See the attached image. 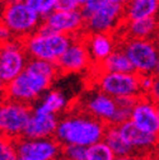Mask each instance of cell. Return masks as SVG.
I'll return each mask as SVG.
<instances>
[{
  "mask_svg": "<svg viewBox=\"0 0 159 160\" xmlns=\"http://www.w3.org/2000/svg\"><path fill=\"white\" fill-rule=\"evenodd\" d=\"M59 75L56 62L29 58L24 71L5 84L4 97L31 106L51 88Z\"/></svg>",
  "mask_w": 159,
  "mask_h": 160,
  "instance_id": "6da1fadb",
  "label": "cell"
},
{
  "mask_svg": "<svg viewBox=\"0 0 159 160\" xmlns=\"http://www.w3.org/2000/svg\"><path fill=\"white\" fill-rule=\"evenodd\" d=\"M107 125L99 119L89 116L82 109L70 112L59 118L55 138L61 145H89L103 140Z\"/></svg>",
  "mask_w": 159,
  "mask_h": 160,
  "instance_id": "7a4b0ae2",
  "label": "cell"
},
{
  "mask_svg": "<svg viewBox=\"0 0 159 160\" xmlns=\"http://www.w3.org/2000/svg\"><path fill=\"white\" fill-rule=\"evenodd\" d=\"M73 37L51 31L41 24L37 31L23 39L24 48L29 58H39L51 62L57 60L70 45Z\"/></svg>",
  "mask_w": 159,
  "mask_h": 160,
  "instance_id": "3957f363",
  "label": "cell"
},
{
  "mask_svg": "<svg viewBox=\"0 0 159 160\" xmlns=\"http://www.w3.org/2000/svg\"><path fill=\"white\" fill-rule=\"evenodd\" d=\"M42 17L33 10L26 0H13L3 5L0 23H3L12 37L24 39L42 24Z\"/></svg>",
  "mask_w": 159,
  "mask_h": 160,
  "instance_id": "277c9868",
  "label": "cell"
},
{
  "mask_svg": "<svg viewBox=\"0 0 159 160\" xmlns=\"http://www.w3.org/2000/svg\"><path fill=\"white\" fill-rule=\"evenodd\" d=\"M117 46H120L124 50L134 66L135 72L154 74L159 57V48L153 39L122 38V41H118Z\"/></svg>",
  "mask_w": 159,
  "mask_h": 160,
  "instance_id": "5b68a950",
  "label": "cell"
},
{
  "mask_svg": "<svg viewBox=\"0 0 159 160\" xmlns=\"http://www.w3.org/2000/svg\"><path fill=\"white\" fill-rule=\"evenodd\" d=\"M93 80L97 89L113 98L141 95L137 72H111L95 70Z\"/></svg>",
  "mask_w": 159,
  "mask_h": 160,
  "instance_id": "8992f818",
  "label": "cell"
},
{
  "mask_svg": "<svg viewBox=\"0 0 159 160\" xmlns=\"http://www.w3.org/2000/svg\"><path fill=\"white\" fill-rule=\"evenodd\" d=\"M32 107L7 97L0 101V135L17 140L23 136Z\"/></svg>",
  "mask_w": 159,
  "mask_h": 160,
  "instance_id": "52a82bcc",
  "label": "cell"
},
{
  "mask_svg": "<svg viewBox=\"0 0 159 160\" xmlns=\"http://www.w3.org/2000/svg\"><path fill=\"white\" fill-rule=\"evenodd\" d=\"M29 61L23 39L9 38L0 43V78L7 84L22 74Z\"/></svg>",
  "mask_w": 159,
  "mask_h": 160,
  "instance_id": "ba28073f",
  "label": "cell"
},
{
  "mask_svg": "<svg viewBox=\"0 0 159 160\" xmlns=\"http://www.w3.org/2000/svg\"><path fill=\"white\" fill-rule=\"evenodd\" d=\"M125 21L124 7L106 3L85 18V33H115Z\"/></svg>",
  "mask_w": 159,
  "mask_h": 160,
  "instance_id": "9c48e42d",
  "label": "cell"
},
{
  "mask_svg": "<svg viewBox=\"0 0 159 160\" xmlns=\"http://www.w3.org/2000/svg\"><path fill=\"white\" fill-rule=\"evenodd\" d=\"M15 146L18 158L24 160H56L63 149L55 137L28 138L22 136L15 140Z\"/></svg>",
  "mask_w": 159,
  "mask_h": 160,
  "instance_id": "30bf717a",
  "label": "cell"
},
{
  "mask_svg": "<svg viewBox=\"0 0 159 160\" xmlns=\"http://www.w3.org/2000/svg\"><path fill=\"white\" fill-rule=\"evenodd\" d=\"M60 74L82 72L93 68V61L85 43L84 34L73 37L70 45L56 62Z\"/></svg>",
  "mask_w": 159,
  "mask_h": 160,
  "instance_id": "8fae6325",
  "label": "cell"
},
{
  "mask_svg": "<svg viewBox=\"0 0 159 160\" xmlns=\"http://www.w3.org/2000/svg\"><path fill=\"white\" fill-rule=\"evenodd\" d=\"M42 24L51 31L63 33L70 37L82 36L85 33V21L80 9L75 10H52L42 19Z\"/></svg>",
  "mask_w": 159,
  "mask_h": 160,
  "instance_id": "7c38bea8",
  "label": "cell"
},
{
  "mask_svg": "<svg viewBox=\"0 0 159 160\" xmlns=\"http://www.w3.org/2000/svg\"><path fill=\"white\" fill-rule=\"evenodd\" d=\"M80 109L106 125H111L117 111V101L99 89H94L82 99Z\"/></svg>",
  "mask_w": 159,
  "mask_h": 160,
  "instance_id": "4fadbf2b",
  "label": "cell"
},
{
  "mask_svg": "<svg viewBox=\"0 0 159 160\" xmlns=\"http://www.w3.org/2000/svg\"><path fill=\"white\" fill-rule=\"evenodd\" d=\"M130 121L140 130L159 135V114L156 111V103L149 95H139L132 107Z\"/></svg>",
  "mask_w": 159,
  "mask_h": 160,
  "instance_id": "5bb4252c",
  "label": "cell"
},
{
  "mask_svg": "<svg viewBox=\"0 0 159 160\" xmlns=\"http://www.w3.org/2000/svg\"><path fill=\"white\" fill-rule=\"evenodd\" d=\"M122 137L132 149L134 154L140 151H149L158 146L159 144V135H153L145 132L136 127L131 121H126L121 125H117Z\"/></svg>",
  "mask_w": 159,
  "mask_h": 160,
  "instance_id": "9a60e30c",
  "label": "cell"
},
{
  "mask_svg": "<svg viewBox=\"0 0 159 160\" xmlns=\"http://www.w3.org/2000/svg\"><path fill=\"white\" fill-rule=\"evenodd\" d=\"M57 123H59V117L56 114L42 113L32 109V114L26 125L23 137H28V138L54 137Z\"/></svg>",
  "mask_w": 159,
  "mask_h": 160,
  "instance_id": "2e32d148",
  "label": "cell"
},
{
  "mask_svg": "<svg viewBox=\"0 0 159 160\" xmlns=\"http://www.w3.org/2000/svg\"><path fill=\"white\" fill-rule=\"evenodd\" d=\"M93 65H98L117 48V39L113 33H84Z\"/></svg>",
  "mask_w": 159,
  "mask_h": 160,
  "instance_id": "e0dca14e",
  "label": "cell"
},
{
  "mask_svg": "<svg viewBox=\"0 0 159 160\" xmlns=\"http://www.w3.org/2000/svg\"><path fill=\"white\" fill-rule=\"evenodd\" d=\"M159 31V21L156 17H149L136 21H124L117 32L121 38H150Z\"/></svg>",
  "mask_w": 159,
  "mask_h": 160,
  "instance_id": "ac0fdd59",
  "label": "cell"
},
{
  "mask_svg": "<svg viewBox=\"0 0 159 160\" xmlns=\"http://www.w3.org/2000/svg\"><path fill=\"white\" fill-rule=\"evenodd\" d=\"M158 10V0H129L124 7V17L125 21H136V19L155 17Z\"/></svg>",
  "mask_w": 159,
  "mask_h": 160,
  "instance_id": "d6986e66",
  "label": "cell"
},
{
  "mask_svg": "<svg viewBox=\"0 0 159 160\" xmlns=\"http://www.w3.org/2000/svg\"><path fill=\"white\" fill-rule=\"evenodd\" d=\"M68 98L64 93L59 90H51L49 89L46 93L41 95V99L38 101L37 106L32 108L33 111L42 112V113H50V114H59L63 113L68 107Z\"/></svg>",
  "mask_w": 159,
  "mask_h": 160,
  "instance_id": "ffe728a7",
  "label": "cell"
},
{
  "mask_svg": "<svg viewBox=\"0 0 159 160\" xmlns=\"http://www.w3.org/2000/svg\"><path fill=\"white\" fill-rule=\"evenodd\" d=\"M93 68L95 70L111 71V72H135L129 57L126 56L122 48H118V46L102 62H99L98 65H93Z\"/></svg>",
  "mask_w": 159,
  "mask_h": 160,
  "instance_id": "44dd1931",
  "label": "cell"
},
{
  "mask_svg": "<svg viewBox=\"0 0 159 160\" xmlns=\"http://www.w3.org/2000/svg\"><path fill=\"white\" fill-rule=\"evenodd\" d=\"M103 141L110 146V149L113 151V154L116 156H124V155L134 154L130 145L122 137L117 125H107L106 131H105V136H103Z\"/></svg>",
  "mask_w": 159,
  "mask_h": 160,
  "instance_id": "7402d4cb",
  "label": "cell"
},
{
  "mask_svg": "<svg viewBox=\"0 0 159 160\" xmlns=\"http://www.w3.org/2000/svg\"><path fill=\"white\" fill-rule=\"evenodd\" d=\"M137 97H122L116 98L117 101V111L113 118V122L111 125H121L126 121H130L132 107L136 102Z\"/></svg>",
  "mask_w": 159,
  "mask_h": 160,
  "instance_id": "603a6c76",
  "label": "cell"
},
{
  "mask_svg": "<svg viewBox=\"0 0 159 160\" xmlns=\"http://www.w3.org/2000/svg\"><path fill=\"white\" fill-rule=\"evenodd\" d=\"M115 158L116 155L103 140L87 148V160H113Z\"/></svg>",
  "mask_w": 159,
  "mask_h": 160,
  "instance_id": "cb8c5ba5",
  "label": "cell"
},
{
  "mask_svg": "<svg viewBox=\"0 0 159 160\" xmlns=\"http://www.w3.org/2000/svg\"><path fill=\"white\" fill-rule=\"evenodd\" d=\"M0 160H18L15 140L0 135Z\"/></svg>",
  "mask_w": 159,
  "mask_h": 160,
  "instance_id": "d4e9b609",
  "label": "cell"
},
{
  "mask_svg": "<svg viewBox=\"0 0 159 160\" xmlns=\"http://www.w3.org/2000/svg\"><path fill=\"white\" fill-rule=\"evenodd\" d=\"M61 156L66 158L68 160H87V148L82 145H63Z\"/></svg>",
  "mask_w": 159,
  "mask_h": 160,
  "instance_id": "484cf974",
  "label": "cell"
},
{
  "mask_svg": "<svg viewBox=\"0 0 159 160\" xmlns=\"http://www.w3.org/2000/svg\"><path fill=\"white\" fill-rule=\"evenodd\" d=\"M26 3L42 18H45L47 14L55 10L56 0H26Z\"/></svg>",
  "mask_w": 159,
  "mask_h": 160,
  "instance_id": "4316f807",
  "label": "cell"
},
{
  "mask_svg": "<svg viewBox=\"0 0 159 160\" xmlns=\"http://www.w3.org/2000/svg\"><path fill=\"white\" fill-rule=\"evenodd\" d=\"M106 3H107V0H87V2L80 7L82 14L84 17V21H85L87 17H89L93 12H95L98 8H101Z\"/></svg>",
  "mask_w": 159,
  "mask_h": 160,
  "instance_id": "83f0119b",
  "label": "cell"
},
{
  "mask_svg": "<svg viewBox=\"0 0 159 160\" xmlns=\"http://www.w3.org/2000/svg\"><path fill=\"white\" fill-rule=\"evenodd\" d=\"M154 74H139V85H140L141 94L148 95L151 90L153 83H154Z\"/></svg>",
  "mask_w": 159,
  "mask_h": 160,
  "instance_id": "f1b7e54d",
  "label": "cell"
},
{
  "mask_svg": "<svg viewBox=\"0 0 159 160\" xmlns=\"http://www.w3.org/2000/svg\"><path fill=\"white\" fill-rule=\"evenodd\" d=\"M55 9L57 10H75L80 9V4L78 0H56Z\"/></svg>",
  "mask_w": 159,
  "mask_h": 160,
  "instance_id": "f546056e",
  "label": "cell"
},
{
  "mask_svg": "<svg viewBox=\"0 0 159 160\" xmlns=\"http://www.w3.org/2000/svg\"><path fill=\"white\" fill-rule=\"evenodd\" d=\"M154 102H159V76L155 75L154 78V83H153V87H151V90L149 92L148 94Z\"/></svg>",
  "mask_w": 159,
  "mask_h": 160,
  "instance_id": "4dcf8cb0",
  "label": "cell"
},
{
  "mask_svg": "<svg viewBox=\"0 0 159 160\" xmlns=\"http://www.w3.org/2000/svg\"><path fill=\"white\" fill-rule=\"evenodd\" d=\"M9 38H12L10 32L8 31V28H7L3 23H0V43H3V42H5V41H8Z\"/></svg>",
  "mask_w": 159,
  "mask_h": 160,
  "instance_id": "1f68e13d",
  "label": "cell"
},
{
  "mask_svg": "<svg viewBox=\"0 0 159 160\" xmlns=\"http://www.w3.org/2000/svg\"><path fill=\"white\" fill-rule=\"evenodd\" d=\"M113 160H139V158L135 154H130V155H124V156H116Z\"/></svg>",
  "mask_w": 159,
  "mask_h": 160,
  "instance_id": "d6a6232c",
  "label": "cell"
},
{
  "mask_svg": "<svg viewBox=\"0 0 159 160\" xmlns=\"http://www.w3.org/2000/svg\"><path fill=\"white\" fill-rule=\"evenodd\" d=\"M107 2H108V3H112V4H117V5H122V7H125L129 0H107Z\"/></svg>",
  "mask_w": 159,
  "mask_h": 160,
  "instance_id": "836d02e7",
  "label": "cell"
},
{
  "mask_svg": "<svg viewBox=\"0 0 159 160\" xmlns=\"http://www.w3.org/2000/svg\"><path fill=\"white\" fill-rule=\"evenodd\" d=\"M4 89H5V83L3 82V79L0 78V98L4 95Z\"/></svg>",
  "mask_w": 159,
  "mask_h": 160,
  "instance_id": "e575fe53",
  "label": "cell"
},
{
  "mask_svg": "<svg viewBox=\"0 0 159 160\" xmlns=\"http://www.w3.org/2000/svg\"><path fill=\"white\" fill-rule=\"evenodd\" d=\"M154 75L159 76V57H158V62H156V66H155V70H154Z\"/></svg>",
  "mask_w": 159,
  "mask_h": 160,
  "instance_id": "d590c367",
  "label": "cell"
},
{
  "mask_svg": "<svg viewBox=\"0 0 159 160\" xmlns=\"http://www.w3.org/2000/svg\"><path fill=\"white\" fill-rule=\"evenodd\" d=\"M10 2H13V0H0V3H2L3 5L7 4V3H10Z\"/></svg>",
  "mask_w": 159,
  "mask_h": 160,
  "instance_id": "8d00e7d4",
  "label": "cell"
},
{
  "mask_svg": "<svg viewBox=\"0 0 159 160\" xmlns=\"http://www.w3.org/2000/svg\"><path fill=\"white\" fill-rule=\"evenodd\" d=\"M78 2H79V4H80V7H82V5H83V4L87 2V0H78Z\"/></svg>",
  "mask_w": 159,
  "mask_h": 160,
  "instance_id": "74e56055",
  "label": "cell"
},
{
  "mask_svg": "<svg viewBox=\"0 0 159 160\" xmlns=\"http://www.w3.org/2000/svg\"><path fill=\"white\" fill-rule=\"evenodd\" d=\"M56 160H68V159H66V158H64V156H61V158H60V156H59V158H57Z\"/></svg>",
  "mask_w": 159,
  "mask_h": 160,
  "instance_id": "f35d334b",
  "label": "cell"
},
{
  "mask_svg": "<svg viewBox=\"0 0 159 160\" xmlns=\"http://www.w3.org/2000/svg\"><path fill=\"white\" fill-rule=\"evenodd\" d=\"M156 103V111H158V114H159V102H155Z\"/></svg>",
  "mask_w": 159,
  "mask_h": 160,
  "instance_id": "ab89813d",
  "label": "cell"
},
{
  "mask_svg": "<svg viewBox=\"0 0 159 160\" xmlns=\"http://www.w3.org/2000/svg\"><path fill=\"white\" fill-rule=\"evenodd\" d=\"M139 160H150V159H143V158L140 159V158H139Z\"/></svg>",
  "mask_w": 159,
  "mask_h": 160,
  "instance_id": "60d3db41",
  "label": "cell"
},
{
  "mask_svg": "<svg viewBox=\"0 0 159 160\" xmlns=\"http://www.w3.org/2000/svg\"><path fill=\"white\" fill-rule=\"evenodd\" d=\"M18 160H24V159H21V158H18Z\"/></svg>",
  "mask_w": 159,
  "mask_h": 160,
  "instance_id": "b9f144b4",
  "label": "cell"
},
{
  "mask_svg": "<svg viewBox=\"0 0 159 160\" xmlns=\"http://www.w3.org/2000/svg\"><path fill=\"white\" fill-rule=\"evenodd\" d=\"M153 160H159V159H153Z\"/></svg>",
  "mask_w": 159,
  "mask_h": 160,
  "instance_id": "7bdbcfd3",
  "label": "cell"
},
{
  "mask_svg": "<svg viewBox=\"0 0 159 160\" xmlns=\"http://www.w3.org/2000/svg\"><path fill=\"white\" fill-rule=\"evenodd\" d=\"M158 2H159V0H158Z\"/></svg>",
  "mask_w": 159,
  "mask_h": 160,
  "instance_id": "ee69618b",
  "label": "cell"
}]
</instances>
